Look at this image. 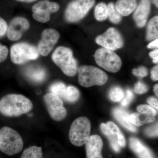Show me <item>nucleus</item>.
Masks as SVG:
<instances>
[{
	"mask_svg": "<svg viewBox=\"0 0 158 158\" xmlns=\"http://www.w3.org/2000/svg\"><path fill=\"white\" fill-rule=\"evenodd\" d=\"M33 107L32 102L22 94H11L0 100V113L8 117L26 114L30 112Z\"/></svg>",
	"mask_w": 158,
	"mask_h": 158,
	"instance_id": "nucleus-1",
	"label": "nucleus"
},
{
	"mask_svg": "<svg viewBox=\"0 0 158 158\" xmlns=\"http://www.w3.org/2000/svg\"><path fill=\"white\" fill-rule=\"evenodd\" d=\"M23 147L21 136L15 130L4 127L0 130V150L9 156L20 152Z\"/></svg>",
	"mask_w": 158,
	"mask_h": 158,
	"instance_id": "nucleus-2",
	"label": "nucleus"
},
{
	"mask_svg": "<svg viewBox=\"0 0 158 158\" xmlns=\"http://www.w3.org/2000/svg\"><path fill=\"white\" fill-rule=\"evenodd\" d=\"M52 59L66 75L73 77L77 73V62L70 48L59 47L53 53Z\"/></svg>",
	"mask_w": 158,
	"mask_h": 158,
	"instance_id": "nucleus-3",
	"label": "nucleus"
},
{
	"mask_svg": "<svg viewBox=\"0 0 158 158\" xmlns=\"http://www.w3.org/2000/svg\"><path fill=\"white\" fill-rule=\"evenodd\" d=\"M77 72L79 84L85 88L101 86L107 81L106 73L95 66L83 65L78 69Z\"/></svg>",
	"mask_w": 158,
	"mask_h": 158,
	"instance_id": "nucleus-4",
	"label": "nucleus"
},
{
	"mask_svg": "<svg viewBox=\"0 0 158 158\" xmlns=\"http://www.w3.org/2000/svg\"><path fill=\"white\" fill-rule=\"evenodd\" d=\"M90 123L85 117L76 118L71 126L69 132V140L73 145L81 146L88 141L90 133Z\"/></svg>",
	"mask_w": 158,
	"mask_h": 158,
	"instance_id": "nucleus-5",
	"label": "nucleus"
},
{
	"mask_svg": "<svg viewBox=\"0 0 158 158\" xmlns=\"http://www.w3.org/2000/svg\"><path fill=\"white\" fill-rule=\"evenodd\" d=\"M95 3V0H73L65 9V19L69 23L77 22L86 16Z\"/></svg>",
	"mask_w": 158,
	"mask_h": 158,
	"instance_id": "nucleus-6",
	"label": "nucleus"
},
{
	"mask_svg": "<svg viewBox=\"0 0 158 158\" xmlns=\"http://www.w3.org/2000/svg\"><path fill=\"white\" fill-rule=\"evenodd\" d=\"M38 49L27 43H19L12 46L10 50L11 61L16 64H23L39 57Z\"/></svg>",
	"mask_w": 158,
	"mask_h": 158,
	"instance_id": "nucleus-7",
	"label": "nucleus"
},
{
	"mask_svg": "<svg viewBox=\"0 0 158 158\" xmlns=\"http://www.w3.org/2000/svg\"><path fill=\"white\" fill-rule=\"evenodd\" d=\"M97 64L110 72H117L121 67L120 57L113 51L102 48L98 49L94 55Z\"/></svg>",
	"mask_w": 158,
	"mask_h": 158,
	"instance_id": "nucleus-8",
	"label": "nucleus"
},
{
	"mask_svg": "<svg viewBox=\"0 0 158 158\" xmlns=\"http://www.w3.org/2000/svg\"><path fill=\"white\" fill-rule=\"evenodd\" d=\"M44 100L49 114L53 119L60 121L65 118L67 111L61 98L50 92L44 95Z\"/></svg>",
	"mask_w": 158,
	"mask_h": 158,
	"instance_id": "nucleus-9",
	"label": "nucleus"
},
{
	"mask_svg": "<svg viewBox=\"0 0 158 158\" xmlns=\"http://www.w3.org/2000/svg\"><path fill=\"white\" fill-rule=\"evenodd\" d=\"M96 42L104 48L113 51L121 48L123 45L121 34L113 27L108 29L104 34L97 37Z\"/></svg>",
	"mask_w": 158,
	"mask_h": 158,
	"instance_id": "nucleus-10",
	"label": "nucleus"
},
{
	"mask_svg": "<svg viewBox=\"0 0 158 158\" xmlns=\"http://www.w3.org/2000/svg\"><path fill=\"white\" fill-rule=\"evenodd\" d=\"M60 34L53 29H46L43 31L41 39L38 46V52L41 56H46L52 50L58 42Z\"/></svg>",
	"mask_w": 158,
	"mask_h": 158,
	"instance_id": "nucleus-11",
	"label": "nucleus"
},
{
	"mask_svg": "<svg viewBox=\"0 0 158 158\" xmlns=\"http://www.w3.org/2000/svg\"><path fill=\"white\" fill-rule=\"evenodd\" d=\"M30 27L28 21L24 18L17 17L11 21L7 29V37L10 40H19L23 34Z\"/></svg>",
	"mask_w": 158,
	"mask_h": 158,
	"instance_id": "nucleus-12",
	"label": "nucleus"
},
{
	"mask_svg": "<svg viewBox=\"0 0 158 158\" xmlns=\"http://www.w3.org/2000/svg\"><path fill=\"white\" fill-rule=\"evenodd\" d=\"M151 0H141L134 13V20L139 27H143L147 23L151 9Z\"/></svg>",
	"mask_w": 158,
	"mask_h": 158,
	"instance_id": "nucleus-13",
	"label": "nucleus"
},
{
	"mask_svg": "<svg viewBox=\"0 0 158 158\" xmlns=\"http://www.w3.org/2000/svg\"><path fill=\"white\" fill-rule=\"evenodd\" d=\"M85 144L87 158H103L102 151L103 144L99 136H90Z\"/></svg>",
	"mask_w": 158,
	"mask_h": 158,
	"instance_id": "nucleus-14",
	"label": "nucleus"
},
{
	"mask_svg": "<svg viewBox=\"0 0 158 158\" xmlns=\"http://www.w3.org/2000/svg\"><path fill=\"white\" fill-rule=\"evenodd\" d=\"M113 113L114 117L123 127L133 132H137V129L130 121V115L124 109L115 108L113 109Z\"/></svg>",
	"mask_w": 158,
	"mask_h": 158,
	"instance_id": "nucleus-15",
	"label": "nucleus"
},
{
	"mask_svg": "<svg viewBox=\"0 0 158 158\" xmlns=\"http://www.w3.org/2000/svg\"><path fill=\"white\" fill-rule=\"evenodd\" d=\"M130 147L139 158H154L150 150L137 138H131L129 140Z\"/></svg>",
	"mask_w": 158,
	"mask_h": 158,
	"instance_id": "nucleus-16",
	"label": "nucleus"
},
{
	"mask_svg": "<svg viewBox=\"0 0 158 158\" xmlns=\"http://www.w3.org/2000/svg\"><path fill=\"white\" fill-rule=\"evenodd\" d=\"M115 7L122 16H128L137 8V0H118Z\"/></svg>",
	"mask_w": 158,
	"mask_h": 158,
	"instance_id": "nucleus-17",
	"label": "nucleus"
},
{
	"mask_svg": "<svg viewBox=\"0 0 158 158\" xmlns=\"http://www.w3.org/2000/svg\"><path fill=\"white\" fill-rule=\"evenodd\" d=\"M59 9V4L48 0H42L36 3L32 7V11H37L50 15L58 11Z\"/></svg>",
	"mask_w": 158,
	"mask_h": 158,
	"instance_id": "nucleus-18",
	"label": "nucleus"
},
{
	"mask_svg": "<svg viewBox=\"0 0 158 158\" xmlns=\"http://www.w3.org/2000/svg\"><path fill=\"white\" fill-rule=\"evenodd\" d=\"M27 77L32 81L35 83H41L46 77L45 70L40 66H31L27 67L25 70Z\"/></svg>",
	"mask_w": 158,
	"mask_h": 158,
	"instance_id": "nucleus-19",
	"label": "nucleus"
},
{
	"mask_svg": "<svg viewBox=\"0 0 158 158\" xmlns=\"http://www.w3.org/2000/svg\"><path fill=\"white\" fill-rule=\"evenodd\" d=\"M129 120L135 126L140 127L146 123L153 122L155 120L154 116L140 113H133L129 116Z\"/></svg>",
	"mask_w": 158,
	"mask_h": 158,
	"instance_id": "nucleus-20",
	"label": "nucleus"
},
{
	"mask_svg": "<svg viewBox=\"0 0 158 158\" xmlns=\"http://www.w3.org/2000/svg\"><path fill=\"white\" fill-rule=\"evenodd\" d=\"M100 129L102 132L109 139L110 145L112 148L116 152H119L121 147L118 143V136L113 134L110 131L106 123H102L100 125Z\"/></svg>",
	"mask_w": 158,
	"mask_h": 158,
	"instance_id": "nucleus-21",
	"label": "nucleus"
},
{
	"mask_svg": "<svg viewBox=\"0 0 158 158\" xmlns=\"http://www.w3.org/2000/svg\"><path fill=\"white\" fill-rule=\"evenodd\" d=\"M158 37V16H154L148 24L146 39L148 40L157 39Z\"/></svg>",
	"mask_w": 158,
	"mask_h": 158,
	"instance_id": "nucleus-22",
	"label": "nucleus"
},
{
	"mask_svg": "<svg viewBox=\"0 0 158 158\" xmlns=\"http://www.w3.org/2000/svg\"><path fill=\"white\" fill-rule=\"evenodd\" d=\"M20 158H43L42 148L35 145L30 146L23 151Z\"/></svg>",
	"mask_w": 158,
	"mask_h": 158,
	"instance_id": "nucleus-23",
	"label": "nucleus"
},
{
	"mask_svg": "<svg viewBox=\"0 0 158 158\" xmlns=\"http://www.w3.org/2000/svg\"><path fill=\"white\" fill-rule=\"evenodd\" d=\"M80 96V91L77 88L74 86H69L62 98L68 102L74 103L79 99Z\"/></svg>",
	"mask_w": 158,
	"mask_h": 158,
	"instance_id": "nucleus-24",
	"label": "nucleus"
},
{
	"mask_svg": "<svg viewBox=\"0 0 158 158\" xmlns=\"http://www.w3.org/2000/svg\"><path fill=\"white\" fill-rule=\"evenodd\" d=\"M94 15L99 21L105 20L108 18L107 6L104 3L98 4L94 10Z\"/></svg>",
	"mask_w": 158,
	"mask_h": 158,
	"instance_id": "nucleus-25",
	"label": "nucleus"
},
{
	"mask_svg": "<svg viewBox=\"0 0 158 158\" xmlns=\"http://www.w3.org/2000/svg\"><path fill=\"white\" fill-rule=\"evenodd\" d=\"M108 17L111 22L118 24L121 22L122 15L116 10L115 5L111 2L108 5Z\"/></svg>",
	"mask_w": 158,
	"mask_h": 158,
	"instance_id": "nucleus-26",
	"label": "nucleus"
},
{
	"mask_svg": "<svg viewBox=\"0 0 158 158\" xmlns=\"http://www.w3.org/2000/svg\"><path fill=\"white\" fill-rule=\"evenodd\" d=\"M106 124L112 133L118 136V143L119 146L121 147H124L126 145L125 139L124 135L120 132L118 127L113 122H108Z\"/></svg>",
	"mask_w": 158,
	"mask_h": 158,
	"instance_id": "nucleus-27",
	"label": "nucleus"
},
{
	"mask_svg": "<svg viewBox=\"0 0 158 158\" xmlns=\"http://www.w3.org/2000/svg\"><path fill=\"white\" fill-rule=\"evenodd\" d=\"M66 87L65 84L61 82H56L53 83L50 87L51 93L58 95L61 98H63L66 90Z\"/></svg>",
	"mask_w": 158,
	"mask_h": 158,
	"instance_id": "nucleus-28",
	"label": "nucleus"
},
{
	"mask_svg": "<svg viewBox=\"0 0 158 158\" xmlns=\"http://www.w3.org/2000/svg\"><path fill=\"white\" fill-rule=\"evenodd\" d=\"M109 97L112 101L119 102L124 97V92L120 87L115 86L110 90Z\"/></svg>",
	"mask_w": 158,
	"mask_h": 158,
	"instance_id": "nucleus-29",
	"label": "nucleus"
},
{
	"mask_svg": "<svg viewBox=\"0 0 158 158\" xmlns=\"http://www.w3.org/2000/svg\"><path fill=\"white\" fill-rule=\"evenodd\" d=\"M137 110L138 112L142 114H145L149 116L155 117L156 115V111L152 107L147 105H141L138 106Z\"/></svg>",
	"mask_w": 158,
	"mask_h": 158,
	"instance_id": "nucleus-30",
	"label": "nucleus"
},
{
	"mask_svg": "<svg viewBox=\"0 0 158 158\" xmlns=\"http://www.w3.org/2000/svg\"><path fill=\"white\" fill-rule=\"evenodd\" d=\"M132 73L136 76L143 78L147 76L148 75V71L147 68L144 66H140L138 68L133 69Z\"/></svg>",
	"mask_w": 158,
	"mask_h": 158,
	"instance_id": "nucleus-31",
	"label": "nucleus"
},
{
	"mask_svg": "<svg viewBox=\"0 0 158 158\" xmlns=\"http://www.w3.org/2000/svg\"><path fill=\"white\" fill-rule=\"evenodd\" d=\"M148 90V88L147 85L141 81H139L135 85V91L138 94H142L145 93Z\"/></svg>",
	"mask_w": 158,
	"mask_h": 158,
	"instance_id": "nucleus-32",
	"label": "nucleus"
},
{
	"mask_svg": "<svg viewBox=\"0 0 158 158\" xmlns=\"http://www.w3.org/2000/svg\"><path fill=\"white\" fill-rule=\"evenodd\" d=\"M145 133L149 137H153L157 136L158 123L146 128L145 130Z\"/></svg>",
	"mask_w": 158,
	"mask_h": 158,
	"instance_id": "nucleus-33",
	"label": "nucleus"
},
{
	"mask_svg": "<svg viewBox=\"0 0 158 158\" xmlns=\"http://www.w3.org/2000/svg\"><path fill=\"white\" fill-rule=\"evenodd\" d=\"M133 97H134V94L131 90L130 89H127L126 91V95L122 102V105L123 106H127L132 100Z\"/></svg>",
	"mask_w": 158,
	"mask_h": 158,
	"instance_id": "nucleus-34",
	"label": "nucleus"
},
{
	"mask_svg": "<svg viewBox=\"0 0 158 158\" xmlns=\"http://www.w3.org/2000/svg\"><path fill=\"white\" fill-rule=\"evenodd\" d=\"M9 54V50L6 46L0 44V63L6 60Z\"/></svg>",
	"mask_w": 158,
	"mask_h": 158,
	"instance_id": "nucleus-35",
	"label": "nucleus"
},
{
	"mask_svg": "<svg viewBox=\"0 0 158 158\" xmlns=\"http://www.w3.org/2000/svg\"><path fill=\"white\" fill-rule=\"evenodd\" d=\"M8 25L6 21L0 17V38L3 37L7 33Z\"/></svg>",
	"mask_w": 158,
	"mask_h": 158,
	"instance_id": "nucleus-36",
	"label": "nucleus"
},
{
	"mask_svg": "<svg viewBox=\"0 0 158 158\" xmlns=\"http://www.w3.org/2000/svg\"><path fill=\"white\" fill-rule=\"evenodd\" d=\"M148 102L152 107L158 110V99L154 97H151L147 100Z\"/></svg>",
	"mask_w": 158,
	"mask_h": 158,
	"instance_id": "nucleus-37",
	"label": "nucleus"
},
{
	"mask_svg": "<svg viewBox=\"0 0 158 158\" xmlns=\"http://www.w3.org/2000/svg\"><path fill=\"white\" fill-rule=\"evenodd\" d=\"M151 78L153 81H157L158 80V65L154 67L151 70Z\"/></svg>",
	"mask_w": 158,
	"mask_h": 158,
	"instance_id": "nucleus-38",
	"label": "nucleus"
},
{
	"mask_svg": "<svg viewBox=\"0 0 158 158\" xmlns=\"http://www.w3.org/2000/svg\"><path fill=\"white\" fill-rule=\"evenodd\" d=\"M149 56L152 59L153 62L155 64L158 62V50L156 49L149 53Z\"/></svg>",
	"mask_w": 158,
	"mask_h": 158,
	"instance_id": "nucleus-39",
	"label": "nucleus"
},
{
	"mask_svg": "<svg viewBox=\"0 0 158 158\" xmlns=\"http://www.w3.org/2000/svg\"><path fill=\"white\" fill-rule=\"evenodd\" d=\"M158 47V39L154 40L152 42L149 43L147 46L148 48H156Z\"/></svg>",
	"mask_w": 158,
	"mask_h": 158,
	"instance_id": "nucleus-40",
	"label": "nucleus"
},
{
	"mask_svg": "<svg viewBox=\"0 0 158 158\" xmlns=\"http://www.w3.org/2000/svg\"><path fill=\"white\" fill-rule=\"evenodd\" d=\"M154 92L155 93L156 95L158 97V84H156L155 85L154 87Z\"/></svg>",
	"mask_w": 158,
	"mask_h": 158,
	"instance_id": "nucleus-41",
	"label": "nucleus"
},
{
	"mask_svg": "<svg viewBox=\"0 0 158 158\" xmlns=\"http://www.w3.org/2000/svg\"><path fill=\"white\" fill-rule=\"evenodd\" d=\"M16 1H19V2H32L36 1V0H16Z\"/></svg>",
	"mask_w": 158,
	"mask_h": 158,
	"instance_id": "nucleus-42",
	"label": "nucleus"
},
{
	"mask_svg": "<svg viewBox=\"0 0 158 158\" xmlns=\"http://www.w3.org/2000/svg\"><path fill=\"white\" fill-rule=\"evenodd\" d=\"M152 2L155 5L156 7L158 8V0H152Z\"/></svg>",
	"mask_w": 158,
	"mask_h": 158,
	"instance_id": "nucleus-43",
	"label": "nucleus"
}]
</instances>
